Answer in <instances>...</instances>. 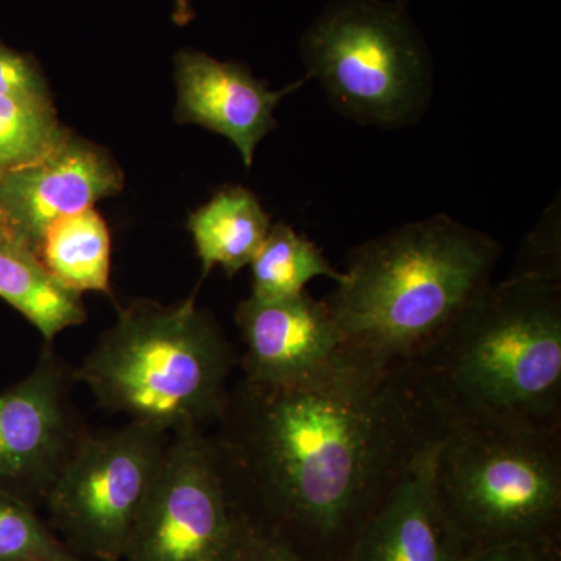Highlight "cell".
<instances>
[{"label": "cell", "mask_w": 561, "mask_h": 561, "mask_svg": "<svg viewBox=\"0 0 561 561\" xmlns=\"http://www.w3.org/2000/svg\"><path fill=\"white\" fill-rule=\"evenodd\" d=\"M210 437L251 526L345 561L362 524L440 430L413 368L343 346L301 381L243 379Z\"/></svg>", "instance_id": "cell-1"}, {"label": "cell", "mask_w": 561, "mask_h": 561, "mask_svg": "<svg viewBox=\"0 0 561 561\" xmlns=\"http://www.w3.org/2000/svg\"><path fill=\"white\" fill-rule=\"evenodd\" d=\"M502 247L448 214L411 221L351 250L327 298L346 348L415 368L493 283Z\"/></svg>", "instance_id": "cell-2"}, {"label": "cell", "mask_w": 561, "mask_h": 561, "mask_svg": "<svg viewBox=\"0 0 561 561\" xmlns=\"http://www.w3.org/2000/svg\"><path fill=\"white\" fill-rule=\"evenodd\" d=\"M413 370L438 419L561 431V276L491 283Z\"/></svg>", "instance_id": "cell-3"}, {"label": "cell", "mask_w": 561, "mask_h": 561, "mask_svg": "<svg viewBox=\"0 0 561 561\" xmlns=\"http://www.w3.org/2000/svg\"><path fill=\"white\" fill-rule=\"evenodd\" d=\"M234 364L220 324L194 297L172 306L136 300L72 376L102 408L175 435L216 424Z\"/></svg>", "instance_id": "cell-4"}, {"label": "cell", "mask_w": 561, "mask_h": 561, "mask_svg": "<svg viewBox=\"0 0 561 561\" xmlns=\"http://www.w3.org/2000/svg\"><path fill=\"white\" fill-rule=\"evenodd\" d=\"M434 485L461 552L559 537L561 431L440 419Z\"/></svg>", "instance_id": "cell-5"}, {"label": "cell", "mask_w": 561, "mask_h": 561, "mask_svg": "<svg viewBox=\"0 0 561 561\" xmlns=\"http://www.w3.org/2000/svg\"><path fill=\"white\" fill-rule=\"evenodd\" d=\"M308 79L360 125L409 127L430 108L434 61L404 3L332 0L301 38Z\"/></svg>", "instance_id": "cell-6"}, {"label": "cell", "mask_w": 561, "mask_h": 561, "mask_svg": "<svg viewBox=\"0 0 561 561\" xmlns=\"http://www.w3.org/2000/svg\"><path fill=\"white\" fill-rule=\"evenodd\" d=\"M169 440L136 421L84 437L44 502L47 523L70 551L80 559L125 560Z\"/></svg>", "instance_id": "cell-7"}, {"label": "cell", "mask_w": 561, "mask_h": 561, "mask_svg": "<svg viewBox=\"0 0 561 561\" xmlns=\"http://www.w3.org/2000/svg\"><path fill=\"white\" fill-rule=\"evenodd\" d=\"M254 527L210 437L172 435L124 561H238Z\"/></svg>", "instance_id": "cell-8"}, {"label": "cell", "mask_w": 561, "mask_h": 561, "mask_svg": "<svg viewBox=\"0 0 561 561\" xmlns=\"http://www.w3.org/2000/svg\"><path fill=\"white\" fill-rule=\"evenodd\" d=\"M50 345L27 378L0 393V491L35 508L90 434L70 397L72 371Z\"/></svg>", "instance_id": "cell-9"}, {"label": "cell", "mask_w": 561, "mask_h": 561, "mask_svg": "<svg viewBox=\"0 0 561 561\" xmlns=\"http://www.w3.org/2000/svg\"><path fill=\"white\" fill-rule=\"evenodd\" d=\"M124 183L108 150L70 131L43 160L0 176V210L13 238L35 253L51 224L121 194Z\"/></svg>", "instance_id": "cell-10"}, {"label": "cell", "mask_w": 561, "mask_h": 561, "mask_svg": "<svg viewBox=\"0 0 561 561\" xmlns=\"http://www.w3.org/2000/svg\"><path fill=\"white\" fill-rule=\"evenodd\" d=\"M236 323L245 346L243 379L265 386L301 381L345 346L328 302L308 291L283 300L247 298Z\"/></svg>", "instance_id": "cell-11"}, {"label": "cell", "mask_w": 561, "mask_h": 561, "mask_svg": "<svg viewBox=\"0 0 561 561\" xmlns=\"http://www.w3.org/2000/svg\"><path fill=\"white\" fill-rule=\"evenodd\" d=\"M176 121L194 124L234 144L247 169L265 136L276 128L275 110L306 79L272 91L241 62L219 61L198 50L175 57Z\"/></svg>", "instance_id": "cell-12"}, {"label": "cell", "mask_w": 561, "mask_h": 561, "mask_svg": "<svg viewBox=\"0 0 561 561\" xmlns=\"http://www.w3.org/2000/svg\"><path fill=\"white\" fill-rule=\"evenodd\" d=\"M437 437L438 432L383 493L357 531L345 561L460 559L463 552L435 493Z\"/></svg>", "instance_id": "cell-13"}, {"label": "cell", "mask_w": 561, "mask_h": 561, "mask_svg": "<svg viewBox=\"0 0 561 561\" xmlns=\"http://www.w3.org/2000/svg\"><path fill=\"white\" fill-rule=\"evenodd\" d=\"M187 228L202 261L203 278L216 265L232 278L256 256L272 219L253 192L230 186L191 214Z\"/></svg>", "instance_id": "cell-14"}, {"label": "cell", "mask_w": 561, "mask_h": 561, "mask_svg": "<svg viewBox=\"0 0 561 561\" xmlns=\"http://www.w3.org/2000/svg\"><path fill=\"white\" fill-rule=\"evenodd\" d=\"M0 298L31 321L46 343L87 320L81 295L66 289L38 256L14 238L0 242Z\"/></svg>", "instance_id": "cell-15"}, {"label": "cell", "mask_w": 561, "mask_h": 561, "mask_svg": "<svg viewBox=\"0 0 561 561\" xmlns=\"http://www.w3.org/2000/svg\"><path fill=\"white\" fill-rule=\"evenodd\" d=\"M36 256L66 289L111 294V236L94 208L62 217L44 232Z\"/></svg>", "instance_id": "cell-16"}, {"label": "cell", "mask_w": 561, "mask_h": 561, "mask_svg": "<svg viewBox=\"0 0 561 561\" xmlns=\"http://www.w3.org/2000/svg\"><path fill=\"white\" fill-rule=\"evenodd\" d=\"M250 267L251 297L257 300L297 297L309 280L321 276L335 284L343 279V272L332 267L316 243L284 224L272 225Z\"/></svg>", "instance_id": "cell-17"}, {"label": "cell", "mask_w": 561, "mask_h": 561, "mask_svg": "<svg viewBox=\"0 0 561 561\" xmlns=\"http://www.w3.org/2000/svg\"><path fill=\"white\" fill-rule=\"evenodd\" d=\"M54 103H25L0 98V176L35 164L65 142Z\"/></svg>", "instance_id": "cell-18"}, {"label": "cell", "mask_w": 561, "mask_h": 561, "mask_svg": "<svg viewBox=\"0 0 561 561\" xmlns=\"http://www.w3.org/2000/svg\"><path fill=\"white\" fill-rule=\"evenodd\" d=\"M0 561H83L33 505L0 491Z\"/></svg>", "instance_id": "cell-19"}, {"label": "cell", "mask_w": 561, "mask_h": 561, "mask_svg": "<svg viewBox=\"0 0 561 561\" xmlns=\"http://www.w3.org/2000/svg\"><path fill=\"white\" fill-rule=\"evenodd\" d=\"M0 98L51 105L49 84L28 55L20 54L0 41Z\"/></svg>", "instance_id": "cell-20"}, {"label": "cell", "mask_w": 561, "mask_h": 561, "mask_svg": "<svg viewBox=\"0 0 561 561\" xmlns=\"http://www.w3.org/2000/svg\"><path fill=\"white\" fill-rule=\"evenodd\" d=\"M457 561H561L559 537L524 538L482 546L461 553Z\"/></svg>", "instance_id": "cell-21"}, {"label": "cell", "mask_w": 561, "mask_h": 561, "mask_svg": "<svg viewBox=\"0 0 561 561\" xmlns=\"http://www.w3.org/2000/svg\"><path fill=\"white\" fill-rule=\"evenodd\" d=\"M238 561H313L298 546L280 537L254 529Z\"/></svg>", "instance_id": "cell-22"}, {"label": "cell", "mask_w": 561, "mask_h": 561, "mask_svg": "<svg viewBox=\"0 0 561 561\" xmlns=\"http://www.w3.org/2000/svg\"><path fill=\"white\" fill-rule=\"evenodd\" d=\"M173 21L179 25L190 24L194 20V10H192L191 0H172Z\"/></svg>", "instance_id": "cell-23"}, {"label": "cell", "mask_w": 561, "mask_h": 561, "mask_svg": "<svg viewBox=\"0 0 561 561\" xmlns=\"http://www.w3.org/2000/svg\"><path fill=\"white\" fill-rule=\"evenodd\" d=\"M10 238H13V234H11L9 224H7L5 217H3L2 210H0V242L7 241Z\"/></svg>", "instance_id": "cell-24"}]
</instances>
